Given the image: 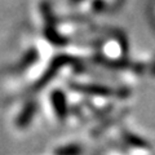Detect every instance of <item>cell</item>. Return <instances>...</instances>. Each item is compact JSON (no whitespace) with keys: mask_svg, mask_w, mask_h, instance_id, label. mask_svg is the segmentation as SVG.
Wrapping results in <instances>:
<instances>
[{"mask_svg":"<svg viewBox=\"0 0 155 155\" xmlns=\"http://www.w3.org/2000/svg\"><path fill=\"white\" fill-rule=\"evenodd\" d=\"M81 153L83 149L79 145H67V146L58 147L54 151V155H81Z\"/></svg>","mask_w":155,"mask_h":155,"instance_id":"1","label":"cell"},{"mask_svg":"<svg viewBox=\"0 0 155 155\" xmlns=\"http://www.w3.org/2000/svg\"><path fill=\"white\" fill-rule=\"evenodd\" d=\"M149 11H150V18H151V21L154 23V27H155V0H150Z\"/></svg>","mask_w":155,"mask_h":155,"instance_id":"2","label":"cell"}]
</instances>
